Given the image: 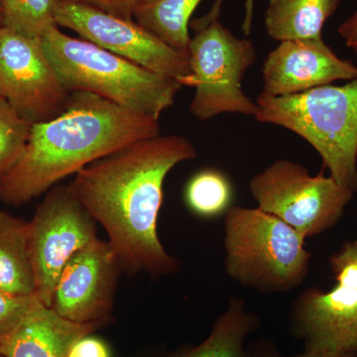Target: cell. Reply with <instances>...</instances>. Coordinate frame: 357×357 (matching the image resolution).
<instances>
[{
  "label": "cell",
  "instance_id": "5",
  "mask_svg": "<svg viewBox=\"0 0 357 357\" xmlns=\"http://www.w3.org/2000/svg\"><path fill=\"white\" fill-rule=\"evenodd\" d=\"M299 232L259 208L232 206L225 215V272L264 294L299 287L309 274L311 253Z\"/></svg>",
  "mask_w": 357,
  "mask_h": 357
},
{
  "label": "cell",
  "instance_id": "11",
  "mask_svg": "<svg viewBox=\"0 0 357 357\" xmlns=\"http://www.w3.org/2000/svg\"><path fill=\"white\" fill-rule=\"evenodd\" d=\"M70 96L47 58L41 40L0 26V100L34 124L62 114Z\"/></svg>",
  "mask_w": 357,
  "mask_h": 357
},
{
  "label": "cell",
  "instance_id": "1",
  "mask_svg": "<svg viewBox=\"0 0 357 357\" xmlns=\"http://www.w3.org/2000/svg\"><path fill=\"white\" fill-rule=\"evenodd\" d=\"M198 156L178 134L135 141L84 167L69 185L109 237L122 272L175 274L178 262L160 241L157 223L169 173Z\"/></svg>",
  "mask_w": 357,
  "mask_h": 357
},
{
  "label": "cell",
  "instance_id": "7",
  "mask_svg": "<svg viewBox=\"0 0 357 357\" xmlns=\"http://www.w3.org/2000/svg\"><path fill=\"white\" fill-rule=\"evenodd\" d=\"M249 189L257 208L299 232L305 239L337 225L354 192L324 171L312 176L306 167L278 160L251 178Z\"/></svg>",
  "mask_w": 357,
  "mask_h": 357
},
{
  "label": "cell",
  "instance_id": "23",
  "mask_svg": "<svg viewBox=\"0 0 357 357\" xmlns=\"http://www.w3.org/2000/svg\"><path fill=\"white\" fill-rule=\"evenodd\" d=\"M67 357H112V351L107 342L91 333L75 340Z\"/></svg>",
  "mask_w": 357,
  "mask_h": 357
},
{
  "label": "cell",
  "instance_id": "24",
  "mask_svg": "<svg viewBox=\"0 0 357 357\" xmlns=\"http://www.w3.org/2000/svg\"><path fill=\"white\" fill-rule=\"evenodd\" d=\"M68 1L96 7L112 15L126 18V20H133L134 8L139 0H68Z\"/></svg>",
  "mask_w": 357,
  "mask_h": 357
},
{
  "label": "cell",
  "instance_id": "9",
  "mask_svg": "<svg viewBox=\"0 0 357 357\" xmlns=\"http://www.w3.org/2000/svg\"><path fill=\"white\" fill-rule=\"evenodd\" d=\"M98 237V222L69 185H57L46 192L28 222L35 296L42 304L51 307L54 289L66 265Z\"/></svg>",
  "mask_w": 357,
  "mask_h": 357
},
{
  "label": "cell",
  "instance_id": "26",
  "mask_svg": "<svg viewBox=\"0 0 357 357\" xmlns=\"http://www.w3.org/2000/svg\"><path fill=\"white\" fill-rule=\"evenodd\" d=\"M251 357H351L347 356H340V354H330V352L316 351H307L305 349L303 354H297V356H284L281 354H277L275 351H258L251 352Z\"/></svg>",
  "mask_w": 357,
  "mask_h": 357
},
{
  "label": "cell",
  "instance_id": "22",
  "mask_svg": "<svg viewBox=\"0 0 357 357\" xmlns=\"http://www.w3.org/2000/svg\"><path fill=\"white\" fill-rule=\"evenodd\" d=\"M36 296L16 295L0 289V344L17 328Z\"/></svg>",
  "mask_w": 357,
  "mask_h": 357
},
{
  "label": "cell",
  "instance_id": "10",
  "mask_svg": "<svg viewBox=\"0 0 357 357\" xmlns=\"http://www.w3.org/2000/svg\"><path fill=\"white\" fill-rule=\"evenodd\" d=\"M58 27L163 76L182 79L190 74L189 54L177 50L134 20H126L76 2L60 0Z\"/></svg>",
  "mask_w": 357,
  "mask_h": 357
},
{
  "label": "cell",
  "instance_id": "21",
  "mask_svg": "<svg viewBox=\"0 0 357 357\" xmlns=\"http://www.w3.org/2000/svg\"><path fill=\"white\" fill-rule=\"evenodd\" d=\"M32 124L0 100V181L7 175L24 153Z\"/></svg>",
  "mask_w": 357,
  "mask_h": 357
},
{
  "label": "cell",
  "instance_id": "2",
  "mask_svg": "<svg viewBox=\"0 0 357 357\" xmlns=\"http://www.w3.org/2000/svg\"><path fill=\"white\" fill-rule=\"evenodd\" d=\"M159 134L157 119L93 93H70L62 114L32 124L24 153L0 181V201L28 203L89 164Z\"/></svg>",
  "mask_w": 357,
  "mask_h": 357
},
{
  "label": "cell",
  "instance_id": "8",
  "mask_svg": "<svg viewBox=\"0 0 357 357\" xmlns=\"http://www.w3.org/2000/svg\"><path fill=\"white\" fill-rule=\"evenodd\" d=\"M335 285L307 289L294 302L293 333L307 351L357 357V241L344 243L330 259Z\"/></svg>",
  "mask_w": 357,
  "mask_h": 357
},
{
  "label": "cell",
  "instance_id": "19",
  "mask_svg": "<svg viewBox=\"0 0 357 357\" xmlns=\"http://www.w3.org/2000/svg\"><path fill=\"white\" fill-rule=\"evenodd\" d=\"M185 206L192 213L204 220L227 215L234 201V187L227 174L206 168L194 174L185 187Z\"/></svg>",
  "mask_w": 357,
  "mask_h": 357
},
{
  "label": "cell",
  "instance_id": "27",
  "mask_svg": "<svg viewBox=\"0 0 357 357\" xmlns=\"http://www.w3.org/2000/svg\"><path fill=\"white\" fill-rule=\"evenodd\" d=\"M251 4H252V0H248V16H246L245 23H244V28L249 29V22H250V14H251Z\"/></svg>",
  "mask_w": 357,
  "mask_h": 357
},
{
  "label": "cell",
  "instance_id": "12",
  "mask_svg": "<svg viewBox=\"0 0 357 357\" xmlns=\"http://www.w3.org/2000/svg\"><path fill=\"white\" fill-rule=\"evenodd\" d=\"M121 272L109 241L98 237L66 265L54 289L51 309L73 323L102 326L114 310Z\"/></svg>",
  "mask_w": 357,
  "mask_h": 357
},
{
  "label": "cell",
  "instance_id": "15",
  "mask_svg": "<svg viewBox=\"0 0 357 357\" xmlns=\"http://www.w3.org/2000/svg\"><path fill=\"white\" fill-rule=\"evenodd\" d=\"M342 0H270L267 34L275 41L321 38V30Z\"/></svg>",
  "mask_w": 357,
  "mask_h": 357
},
{
  "label": "cell",
  "instance_id": "18",
  "mask_svg": "<svg viewBox=\"0 0 357 357\" xmlns=\"http://www.w3.org/2000/svg\"><path fill=\"white\" fill-rule=\"evenodd\" d=\"M202 0H139L133 20L177 50L189 54L190 22Z\"/></svg>",
  "mask_w": 357,
  "mask_h": 357
},
{
  "label": "cell",
  "instance_id": "4",
  "mask_svg": "<svg viewBox=\"0 0 357 357\" xmlns=\"http://www.w3.org/2000/svg\"><path fill=\"white\" fill-rule=\"evenodd\" d=\"M255 119L297 134L338 184L357 192V77L288 96H258Z\"/></svg>",
  "mask_w": 357,
  "mask_h": 357
},
{
  "label": "cell",
  "instance_id": "25",
  "mask_svg": "<svg viewBox=\"0 0 357 357\" xmlns=\"http://www.w3.org/2000/svg\"><path fill=\"white\" fill-rule=\"evenodd\" d=\"M338 33L344 40L345 45L357 54V11L340 26Z\"/></svg>",
  "mask_w": 357,
  "mask_h": 357
},
{
  "label": "cell",
  "instance_id": "14",
  "mask_svg": "<svg viewBox=\"0 0 357 357\" xmlns=\"http://www.w3.org/2000/svg\"><path fill=\"white\" fill-rule=\"evenodd\" d=\"M100 326L63 319L36 298L22 321L0 344V354L2 357H67L75 340L91 335Z\"/></svg>",
  "mask_w": 357,
  "mask_h": 357
},
{
  "label": "cell",
  "instance_id": "28",
  "mask_svg": "<svg viewBox=\"0 0 357 357\" xmlns=\"http://www.w3.org/2000/svg\"><path fill=\"white\" fill-rule=\"evenodd\" d=\"M3 25V13H2L1 6H0V26Z\"/></svg>",
  "mask_w": 357,
  "mask_h": 357
},
{
  "label": "cell",
  "instance_id": "6",
  "mask_svg": "<svg viewBox=\"0 0 357 357\" xmlns=\"http://www.w3.org/2000/svg\"><path fill=\"white\" fill-rule=\"evenodd\" d=\"M223 0L208 14L191 20L194 35L189 43L190 74L178 79L195 89L190 112L201 121L225 114L255 117L258 105L243 89V79L257 59L255 44L238 38L220 21Z\"/></svg>",
  "mask_w": 357,
  "mask_h": 357
},
{
  "label": "cell",
  "instance_id": "17",
  "mask_svg": "<svg viewBox=\"0 0 357 357\" xmlns=\"http://www.w3.org/2000/svg\"><path fill=\"white\" fill-rule=\"evenodd\" d=\"M0 289L16 295L35 296L28 222L0 211Z\"/></svg>",
  "mask_w": 357,
  "mask_h": 357
},
{
  "label": "cell",
  "instance_id": "20",
  "mask_svg": "<svg viewBox=\"0 0 357 357\" xmlns=\"http://www.w3.org/2000/svg\"><path fill=\"white\" fill-rule=\"evenodd\" d=\"M60 0H0L3 25L29 38L41 40L56 23Z\"/></svg>",
  "mask_w": 357,
  "mask_h": 357
},
{
  "label": "cell",
  "instance_id": "29",
  "mask_svg": "<svg viewBox=\"0 0 357 357\" xmlns=\"http://www.w3.org/2000/svg\"><path fill=\"white\" fill-rule=\"evenodd\" d=\"M0 357H2V356H1V354H0Z\"/></svg>",
  "mask_w": 357,
  "mask_h": 357
},
{
  "label": "cell",
  "instance_id": "13",
  "mask_svg": "<svg viewBox=\"0 0 357 357\" xmlns=\"http://www.w3.org/2000/svg\"><path fill=\"white\" fill-rule=\"evenodd\" d=\"M357 77V66L338 57L321 38L282 41L262 68V93L288 96Z\"/></svg>",
  "mask_w": 357,
  "mask_h": 357
},
{
  "label": "cell",
  "instance_id": "3",
  "mask_svg": "<svg viewBox=\"0 0 357 357\" xmlns=\"http://www.w3.org/2000/svg\"><path fill=\"white\" fill-rule=\"evenodd\" d=\"M41 41L52 67L70 93H93L159 121L182 88L177 79L145 69L83 38L70 37L58 26L45 33Z\"/></svg>",
  "mask_w": 357,
  "mask_h": 357
},
{
  "label": "cell",
  "instance_id": "16",
  "mask_svg": "<svg viewBox=\"0 0 357 357\" xmlns=\"http://www.w3.org/2000/svg\"><path fill=\"white\" fill-rule=\"evenodd\" d=\"M257 326V317L246 310L245 302L231 298L227 309L215 319L206 340L171 357H251L244 342Z\"/></svg>",
  "mask_w": 357,
  "mask_h": 357
}]
</instances>
